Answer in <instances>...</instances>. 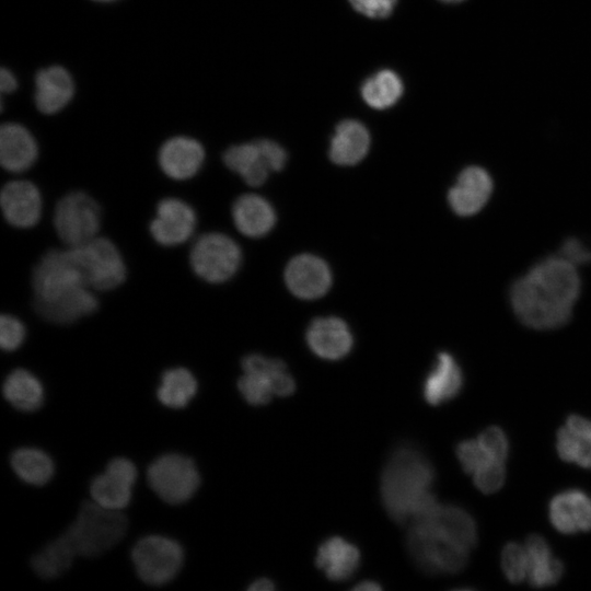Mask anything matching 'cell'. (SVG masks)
<instances>
[{
	"label": "cell",
	"instance_id": "42",
	"mask_svg": "<svg viewBox=\"0 0 591 591\" xmlns=\"http://www.w3.org/2000/svg\"><path fill=\"white\" fill-rule=\"evenodd\" d=\"M565 427L570 431L591 438V420L578 415L568 416Z\"/></svg>",
	"mask_w": 591,
	"mask_h": 591
},
{
	"label": "cell",
	"instance_id": "39",
	"mask_svg": "<svg viewBox=\"0 0 591 591\" xmlns=\"http://www.w3.org/2000/svg\"><path fill=\"white\" fill-rule=\"evenodd\" d=\"M477 440L494 460L506 463L509 456V440L501 428L490 426L479 433Z\"/></svg>",
	"mask_w": 591,
	"mask_h": 591
},
{
	"label": "cell",
	"instance_id": "35",
	"mask_svg": "<svg viewBox=\"0 0 591 591\" xmlns=\"http://www.w3.org/2000/svg\"><path fill=\"white\" fill-rule=\"evenodd\" d=\"M501 569L507 580L511 583H520L528 578L529 557L524 545L510 542L501 551Z\"/></svg>",
	"mask_w": 591,
	"mask_h": 591
},
{
	"label": "cell",
	"instance_id": "15",
	"mask_svg": "<svg viewBox=\"0 0 591 591\" xmlns=\"http://www.w3.org/2000/svg\"><path fill=\"white\" fill-rule=\"evenodd\" d=\"M441 540L470 552L477 542V528L473 517L454 505H439L428 517L413 521Z\"/></svg>",
	"mask_w": 591,
	"mask_h": 591
},
{
	"label": "cell",
	"instance_id": "19",
	"mask_svg": "<svg viewBox=\"0 0 591 591\" xmlns=\"http://www.w3.org/2000/svg\"><path fill=\"white\" fill-rule=\"evenodd\" d=\"M205 161V150L194 138L177 136L166 140L160 148L158 162L161 171L174 181L194 177Z\"/></svg>",
	"mask_w": 591,
	"mask_h": 591
},
{
	"label": "cell",
	"instance_id": "29",
	"mask_svg": "<svg viewBox=\"0 0 591 591\" xmlns=\"http://www.w3.org/2000/svg\"><path fill=\"white\" fill-rule=\"evenodd\" d=\"M4 398L16 409L34 412L44 402V387L40 381L25 369L11 371L2 386Z\"/></svg>",
	"mask_w": 591,
	"mask_h": 591
},
{
	"label": "cell",
	"instance_id": "11",
	"mask_svg": "<svg viewBox=\"0 0 591 591\" xmlns=\"http://www.w3.org/2000/svg\"><path fill=\"white\" fill-rule=\"evenodd\" d=\"M223 163L251 186L262 185L270 171H281L287 162L283 148L268 139L235 144L222 155Z\"/></svg>",
	"mask_w": 591,
	"mask_h": 591
},
{
	"label": "cell",
	"instance_id": "8",
	"mask_svg": "<svg viewBox=\"0 0 591 591\" xmlns=\"http://www.w3.org/2000/svg\"><path fill=\"white\" fill-rule=\"evenodd\" d=\"M101 208L96 200L81 190L62 196L54 211V227L58 237L68 246H79L97 236Z\"/></svg>",
	"mask_w": 591,
	"mask_h": 591
},
{
	"label": "cell",
	"instance_id": "34",
	"mask_svg": "<svg viewBox=\"0 0 591 591\" xmlns=\"http://www.w3.org/2000/svg\"><path fill=\"white\" fill-rule=\"evenodd\" d=\"M556 450L563 461L591 468V438L573 433L564 426L557 432Z\"/></svg>",
	"mask_w": 591,
	"mask_h": 591
},
{
	"label": "cell",
	"instance_id": "12",
	"mask_svg": "<svg viewBox=\"0 0 591 591\" xmlns=\"http://www.w3.org/2000/svg\"><path fill=\"white\" fill-rule=\"evenodd\" d=\"M406 543L414 561L427 573H456L467 564V551L441 540L419 525L410 524Z\"/></svg>",
	"mask_w": 591,
	"mask_h": 591
},
{
	"label": "cell",
	"instance_id": "16",
	"mask_svg": "<svg viewBox=\"0 0 591 591\" xmlns=\"http://www.w3.org/2000/svg\"><path fill=\"white\" fill-rule=\"evenodd\" d=\"M0 206L5 221L19 229L36 225L43 211L38 187L26 179L8 182L1 189Z\"/></svg>",
	"mask_w": 591,
	"mask_h": 591
},
{
	"label": "cell",
	"instance_id": "18",
	"mask_svg": "<svg viewBox=\"0 0 591 591\" xmlns=\"http://www.w3.org/2000/svg\"><path fill=\"white\" fill-rule=\"evenodd\" d=\"M285 280L294 296L312 300L327 292L332 283V275L323 259L311 254H302L289 262Z\"/></svg>",
	"mask_w": 591,
	"mask_h": 591
},
{
	"label": "cell",
	"instance_id": "36",
	"mask_svg": "<svg viewBox=\"0 0 591 591\" xmlns=\"http://www.w3.org/2000/svg\"><path fill=\"white\" fill-rule=\"evenodd\" d=\"M455 452L462 468L471 475L482 466L496 461L486 452L477 439L461 441L456 445Z\"/></svg>",
	"mask_w": 591,
	"mask_h": 591
},
{
	"label": "cell",
	"instance_id": "33",
	"mask_svg": "<svg viewBox=\"0 0 591 591\" xmlns=\"http://www.w3.org/2000/svg\"><path fill=\"white\" fill-rule=\"evenodd\" d=\"M76 556L74 551L61 534L33 556L32 567L42 578L54 579L70 568Z\"/></svg>",
	"mask_w": 591,
	"mask_h": 591
},
{
	"label": "cell",
	"instance_id": "21",
	"mask_svg": "<svg viewBox=\"0 0 591 591\" xmlns=\"http://www.w3.org/2000/svg\"><path fill=\"white\" fill-rule=\"evenodd\" d=\"M306 341L318 357L337 360L350 351L352 336L343 320L329 316L316 318L310 324Z\"/></svg>",
	"mask_w": 591,
	"mask_h": 591
},
{
	"label": "cell",
	"instance_id": "25",
	"mask_svg": "<svg viewBox=\"0 0 591 591\" xmlns=\"http://www.w3.org/2000/svg\"><path fill=\"white\" fill-rule=\"evenodd\" d=\"M370 135L363 124L355 119L340 121L331 139L328 155L338 165H354L368 153Z\"/></svg>",
	"mask_w": 591,
	"mask_h": 591
},
{
	"label": "cell",
	"instance_id": "5",
	"mask_svg": "<svg viewBox=\"0 0 591 591\" xmlns=\"http://www.w3.org/2000/svg\"><path fill=\"white\" fill-rule=\"evenodd\" d=\"M241 366L243 375L237 381V389L251 405H265L273 395L289 396L296 390L293 378L279 359L251 354L243 358Z\"/></svg>",
	"mask_w": 591,
	"mask_h": 591
},
{
	"label": "cell",
	"instance_id": "38",
	"mask_svg": "<svg viewBox=\"0 0 591 591\" xmlns=\"http://www.w3.org/2000/svg\"><path fill=\"white\" fill-rule=\"evenodd\" d=\"M26 328L23 322L12 315L2 314L0 318V346L5 351L16 350L25 340Z\"/></svg>",
	"mask_w": 591,
	"mask_h": 591
},
{
	"label": "cell",
	"instance_id": "45",
	"mask_svg": "<svg viewBox=\"0 0 591 591\" xmlns=\"http://www.w3.org/2000/svg\"><path fill=\"white\" fill-rule=\"evenodd\" d=\"M381 589V586L372 580L361 581L354 587L356 591H379Z\"/></svg>",
	"mask_w": 591,
	"mask_h": 591
},
{
	"label": "cell",
	"instance_id": "6",
	"mask_svg": "<svg viewBox=\"0 0 591 591\" xmlns=\"http://www.w3.org/2000/svg\"><path fill=\"white\" fill-rule=\"evenodd\" d=\"M242 260L239 245L220 232L198 236L189 251V265L196 276L209 283H221L237 271Z\"/></svg>",
	"mask_w": 591,
	"mask_h": 591
},
{
	"label": "cell",
	"instance_id": "43",
	"mask_svg": "<svg viewBox=\"0 0 591 591\" xmlns=\"http://www.w3.org/2000/svg\"><path fill=\"white\" fill-rule=\"evenodd\" d=\"M18 86L14 76L5 68L0 72V90L2 93H11Z\"/></svg>",
	"mask_w": 591,
	"mask_h": 591
},
{
	"label": "cell",
	"instance_id": "37",
	"mask_svg": "<svg viewBox=\"0 0 591 591\" xmlns=\"http://www.w3.org/2000/svg\"><path fill=\"white\" fill-rule=\"evenodd\" d=\"M476 488L489 495L498 491L506 482V466L503 462L493 461L472 474Z\"/></svg>",
	"mask_w": 591,
	"mask_h": 591
},
{
	"label": "cell",
	"instance_id": "40",
	"mask_svg": "<svg viewBox=\"0 0 591 591\" xmlns=\"http://www.w3.org/2000/svg\"><path fill=\"white\" fill-rule=\"evenodd\" d=\"M350 4L359 13L371 19H384L389 16L397 0H349Z\"/></svg>",
	"mask_w": 591,
	"mask_h": 591
},
{
	"label": "cell",
	"instance_id": "7",
	"mask_svg": "<svg viewBox=\"0 0 591 591\" xmlns=\"http://www.w3.org/2000/svg\"><path fill=\"white\" fill-rule=\"evenodd\" d=\"M147 480L164 502L179 505L197 491L200 475L192 459L179 453H167L148 466Z\"/></svg>",
	"mask_w": 591,
	"mask_h": 591
},
{
	"label": "cell",
	"instance_id": "26",
	"mask_svg": "<svg viewBox=\"0 0 591 591\" xmlns=\"http://www.w3.org/2000/svg\"><path fill=\"white\" fill-rule=\"evenodd\" d=\"M231 213L235 228L248 237L265 235L276 221L271 205L255 194L237 197L232 205Z\"/></svg>",
	"mask_w": 591,
	"mask_h": 591
},
{
	"label": "cell",
	"instance_id": "1",
	"mask_svg": "<svg viewBox=\"0 0 591 591\" xmlns=\"http://www.w3.org/2000/svg\"><path fill=\"white\" fill-rule=\"evenodd\" d=\"M576 267L560 255L551 256L515 279L509 300L517 318L524 326L541 331L565 325L581 290Z\"/></svg>",
	"mask_w": 591,
	"mask_h": 591
},
{
	"label": "cell",
	"instance_id": "24",
	"mask_svg": "<svg viewBox=\"0 0 591 591\" xmlns=\"http://www.w3.org/2000/svg\"><path fill=\"white\" fill-rule=\"evenodd\" d=\"M463 372L455 358L440 352L424 383V397L433 406L454 398L463 386Z\"/></svg>",
	"mask_w": 591,
	"mask_h": 591
},
{
	"label": "cell",
	"instance_id": "28",
	"mask_svg": "<svg viewBox=\"0 0 591 591\" xmlns=\"http://www.w3.org/2000/svg\"><path fill=\"white\" fill-rule=\"evenodd\" d=\"M358 548L343 537H329L317 549L315 563L328 579L341 581L350 578L359 566Z\"/></svg>",
	"mask_w": 591,
	"mask_h": 591
},
{
	"label": "cell",
	"instance_id": "46",
	"mask_svg": "<svg viewBox=\"0 0 591 591\" xmlns=\"http://www.w3.org/2000/svg\"><path fill=\"white\" fill-rule=\"evenodd\" d=\"M442 2H445V3H457V2H461L463 0H440Z\"/></svg>",
	"mask_w": 591,
	"mask_h": 591
},
{
	"label": "cell",
	"instance_id": "41",
	"mask_svg": "<svg viewBox=\"0 0 591 591\" xmlns=\"http://www.w3.org/2000/svg\"><path fill=\"white\" fill-rule=\"evenodd\" d=\"M559 255L575 266L591 262V248L576 237H569L563 243Z\"/></svg>",
	"mask_w": 591,
	"mask_h": 591
},
{
	"label": "cell",
	"instance_id": "27",
	"mask_svg": "<svg viewBox=\"0 0 591 591\" xmlns=\"http://www.w3.org/2000/svg\"><path fill=\"white\" fill-rule=\"evenodd\" d=\"M524 547L529 557V583L534 588L557 583L564 573V564L553 555L547 541L538 534H531L526 537Z\"/></svg>",
	"mask_w": 591,
	"mask_h": 591
},
{
	"label": "cell",
	"instance_id": "4",
	"mask_svg": "<svg viewBox=\"0 0 591 591\" xmlns=\"http://www.w3.org/2000/svg\"><path fill=\"white\" fill-rule=\"evenodd\" d=\"M128 520L119 510L104 508L96 502H84L77 518L62 533L76 555L96 557L121 541Z\"/></svg>",
	"mask_w": 591,
	"mask_h": 591
},
{
	"label": "cell",
	"instance_id": "9",
	"mask_svg": "<svg viewBox=\"0 0 591 591\" xmlns=\"http://www.w3.org/2000/svg\"><path fill=\"white\" fill-rule=\"evenodd\" d=\"M131 559L139 578L151 586H163L179 572L184 552L174 540L162 535L140 538L131 551Z\"/></svg>",
	"mask_w": 591,
	"mask_h": 591
},
{
	"label": "cell",
	"instance_id": "32",
	"mask_svg": "<svg viewBox=\"0 0 591 591\" xmlns=\"http://www.w3.org/2000/svg\"><path fill=\"white\" fill-rule=\"evenodd\" d=\"M11 466L25 483L42 486L54 475V463L50 456L36 448H20L11 455Z\"/></svg>",
	"mask_w": 591,
	"mask_h": 591
},
{
	"label": "cell",
	"instance_id": "23",
	"mask_svg": "<svg viewBox=\"0 0 591 591\" xmlns=\"http://www.w3.org/2000/svg\"><path fill=\"white\" fill-rule=\"evenodd\" d=\"M74 85L70 73L61 66H50L37 72L35 103L39 112L50 115L61 111L72 99Z\"/></svg>",
	"mask_w": 591,
	"mask_h": 591
},
{
	"label": "cell",
	"instance_id": "14",
	"mask_svg": "<svg viewBox=\"0 0 591 591\" xmlns=\"http://www.w3.org/2000/svg\"><path fill=\"white\" fill-rule=\"evenodd\" d=\"M136 479L135 464L128 459L115 457L108 462L104 473L92 479L91 497L104 508L121 511L131 500Z\"/></svg>",
	"mask_w": 591,
	"mask_h": 591
},
{
	"label": "cell",
	"instance_id": "47",
	"mask_svg": "<svg viewBox=\"0 0 591 591\" xmlns=\"http://www.w3.org/2000/svg\"><path fill=\"white\" fill-rule=\"evenodd\" d=\"M94 1H99V2H111V1H115V0H94Z\"/></svg>",
	"mask_w": 591,
	"mask_h": 591
},
{
	"label": "cell",
	"instance_id": "22",
	"mask_svg": "<svg viewBox=\"0 0 591 591\" xmlns=\"http://www.w3.org/2000/svg\"><path fill=\"white\" fill-rule=\"evenodd\" d=\"M38 148L33 135L22 125L8 123L0 128V162L4 170L21 173L36 161Z\"/></svg>",
	"mask_w": 591,
	"mask_h": 591
},
{
	"label": "cell",
	"instance_id": "20",
	"mask_svg": "<svg viewBox=\"0 0 591 591\" xmlns=\"http://www.w3.org/2000/svg\"><path fill=\"white\" fill-rule=\"evenodd\" d=\"M548 518L563 534L591 531V497L577 488L564 490L551 499Z\"/></svg>",
	"mask_w": 591,
	"mask_h": 591
},
{
	"label": "cell",
	"instance_id": "44",
	"mask_svg": "<svg viewBox=\"0 0 591 591\" xmlns=\"http://www.w3.org/2000/svg\"><path fill=\"white\" fill-rule=\"evenodd\" d=\"M275 586L271 580L267 578H259L252 582V584L248 587V590L251 591H270L274 590Z\"/></svg>",
	"mask_w": 591,
	"mask_h": 591
},
{
	"label": "cell",
	"instance_id": "31",
	"mask_svg": "<svg viewBox=\"0 0 591 591\" xmlns=\"http://www.w3.org/2000/svg\"><path fill=\"white\" fill-rule=\"evenodd\" d=\"M403 91L402 79L389 69L378 71L361 85L363 101L375 109L392 107L401 99Z\"/></svg>",
	"mask_w": 591,
	"mask_h": 591
},
{
	"label": "cell",
	"instance_id": "13",
	"mask_svg": "<svg viewBox=\"0 0 591 591\" xmlns=\"http://www.w3.org/2000/svg\"><path fill=\"white\" fill-rule=\"evenodd\" d=\"M196 224L197 216L189 204L181 198L166 197L158 202L149 231L159 245L172 247L188 241Z\"/></svg>",
	"mask_w": 591,
	"mask_h": 591
},
{
	"label": "cell",
	"instance_id": "10",
	"mask_svg": "<svg viewBox=\"0 0 591 591\" xmlns=\"http://www.w3.org/2000/svg\"><path fill=\"white\" fill-rule=\"evenodd\" d=\"M88 285L94 291H108L119 287L127 277L121 253L108 239H94L72 247Z\"/></svg>",
	"mask_w": 591,
	"mask_h": 591
},
{
	"label": "cell",
	"instance_id": "17",
	"mask_svg": "<svg viewBox=\"0 0 591 591\" xmlns=\"http://www.w3.org/2000/svg\"><path fill=\"white\" fill-rule=\"evenodd\" d=\"M494 189L490 174L482 166H467L448 192V202L454 213L468 217L479 212Z\"/></svg>",
	"mask_w": 591,
	"mask_h": 591
},
{
	"label": "cell",
	"instance_id": "3",
	"mask_svg": "<svg viewBox=\"0 0 591 591\" xmlns=\"http://www.w3.org/2000/svg\"><path fill=\"white\" fill-rule=\"evenodd\" d=\"M436 472L417 448L404 444L389 456L381 475V498L386 513L398 523L420 520L440 505L430 491Z\"/></svg>",
	"mask_w": 591,
	"mask_h": 591
},
{
	"label": "cell",
	"instance_id": "2",
	"mask_svg": "<svg viewBox=\"0 0 591 591\" xmlns=\"http://www.w3.org/2000/svg\"><path fill=\"white\" fill-rule=\"evenodd\" d=\"M32 288L35 311L56 324L77 322L99 306L72 247L46 252L33 269Z\"/></svg>",
	"mask_w": 591,
	"mask_h": 591
},
{
	"label": "cell",
	"instance_id": "30",
	"mask_svg": "<svg viewBox=\"0 0 591 591\" xmlns=\"http://www.w3.org/2000/svg\"><path fill=\"white\" fill-rule=\"evenodd\" d=\"M197 392V380L183 367L171 368L163 372L158 387V399L166 407L183 408L188 405Z\"/></svg>",
	"mask_w": 591,
	"mask_h": 591
}]
</instances>
